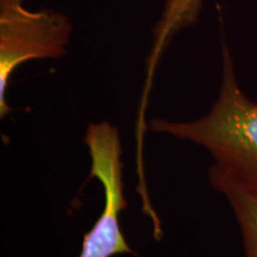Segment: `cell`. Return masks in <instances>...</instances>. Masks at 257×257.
Masks as SVG:
<instances>
[{"mask_svg":"<svg viewBox=\"0 0 257 257\" xmlns=\"http://www.w3.org/2000/svg\"><path fill=\"white\" fill-rule=\"evenodd\" d=\"M73 25L50 9L31 10L25 0H0V115L10 113L9 81L21 64L66 55Z\"/></svg>","mask_w":257,"mask_h":257,"instance_id":"obj_2","label":"cell"},{"mask_svg":"<svg viewBox=\"0 0 257 257\" xmlns=\"http://www.w3.org/2000/svg\"><path fill=\"white\" fill-rule=\"evenodd\" d=\"M208 181L229 202L240 230L244 257H257V197L224 180L208 178Z\"/></svg>","mask_w":257,"mask_h":257,"instance_id":"obj_3","label":"cell"},{"mask_svg":"<svg viewBox=\"0 0 257 257\" xmlns=\"http://www.w3.org/2000/svg\"><path fill=\"white\" fill-rule=\"evenodd\" d=\"M149 128L204 148L213 160L208 178L224 180L257 197V102L240 89L225 46L220 91L208 113L187 121L154 118Z\"/></svg>","mask_w":257,"mask_h":257,"instance_id":"obj_1","label":"cell"},{"mask_svg":"<svg viewBox=\"0 0 257 257\" xmlns=\"http://www.w3.org/2000/svg\"><path fill=\"white\" fill-rule=\"evenodd\" d=\"M202 0H167L160 22L154 29L153 53L150 55L149 70L152 72L157 60L176 32L193 25L198 21Z\"/></svg>","mask_w":257,"mask_h":257,"instance_id":"obj_4","label":"cell"}]
</instances>
